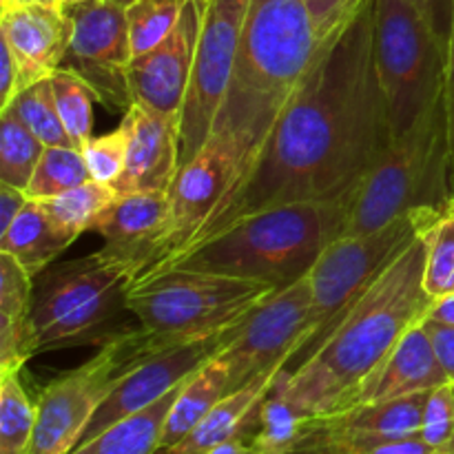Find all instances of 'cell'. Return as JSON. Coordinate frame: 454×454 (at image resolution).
<instances>
[{
  "label": "cell",
  "mask_w": 454,
  "mask_h": 454,
  "mask_svg": "<svg viewBox=\"0 0 454 454\" xmlns=\"http://www.w3.org/2000/svg\"><path fill=\"white\" fill-rule=\"evenodd\" d=\"M242 173V158L229 140H211L184 162L168 189V217L158 238L142 255L133 284L158 273L173 260L193 235L207 224L211 213ZM131 284V286H133Z\"/></svg>",
  "instance_id": "cell-11"
},
{
  "label": "cell",
  "mask_w": 454,
  "mask_h": 454,
  "mask_svg": "<svg viewBox=\"0 0 454 454\" xmlns=\"http://www.w3.org/2000/svg\"><path fill=\"white\" fill-rule=\"evenodd\" d=\"M9 106L44 142V146H75L67 133L65 124H62L49 78H43L22 89Z\"/></svg>",
  "instance_id": "cell-33"
},
{
  "label": "cell",
  "mask_w": 454,
  "mask_h": 454,
  "mask_svg": "<svg viewBox=\"0 0 454 454\" xmlns=\"http://www.w3.org/2000/svg\"><path fill=\"white\" fill-rule=\"evenodd\" d=\"M428 393L309 417L286 454H366L384 442L419 434Z\"/></svg>",
  "instance_id": "cell-15"
},
{
  "label": "cell",
  "mask_w": 454,
  "mask_h": 454,
  "mask_svg": "<svg viewBox=\"0 0 454 454\" xmlns=\"http://www.w3.org/2000/svg\"><path fill=\"white\" fill-rule=\"evenodd\" d=\"M306 4H309L310 18H313L315 35L322 44L340 34L357 16L366 0H306Z\"/></svg>",
  "instance_id": "cell-37"
},
{
  "label": "cell",
  "mask_w": 454,
  "mask_h": 454,
  "mask_svg": "<svg viewBox=\"0 0 454 454\" xmlns=\"http://www.w3.org/2000/svg\"><path fill=\"white\" fill-rule=\"evenodd\" d=\"M127 111L131 115V145L115 191L118 195L168 193L180 171V120L142 105H131Z\"/></svg>",
  "instance_id": "cell-19"
},
{
  "label": "cell",
  "mask_w": 454,
  "mask_h": 454,
  "mask_svg": "<svg viewBox=\"0 0 454 454\" xmlns=\"http://www.w3.org/2000/svg\"><path fill=\"white\" fill-rule=\"evenodd\" d=\"M278 372L279 371L264 372V375L255 377L242 388L226 395L184 439H180L176 446L167 448V450H160L158 454H208L222 443L231 442V439L248 434L253 417H255L257 408L264 402L269 390L273 388Z\"/></svg>",
  "instance_id": "cell-23"
},
{
  "label": "cell",
  "mask_w": 454,
  "mask_h": 454,
  "mask_svg": "<svg viewBox=\"0 0 454 454\" xmlns=\"http://www.w3.org/2000/svg\"><path fill=\"white\" fill-rule=\"evenodd\" d=\"M426 244L424 286L434 301L454 293V200L419 229Z\"/></svg>",
  "instance_id": "cell-28"
},
{
  "label": "cell",
  "mask_w": 454,
  "mask_h": 454,
  "mask_svg": "<svg viewBox=\"0 0 454 454\" xmlns=\"http://www.w3.org/2000/svg\"><path fill=\"white\" fill-rule=\"evenodd\" d=\"M454 200V140L448 93L395 137L346 202L340 238L366 235L408 213Z\"/></svg>",
  "instance_id": "cell-5"
},
{
  "label": "cell",
  "mask_w": 454,
  "mask_h": 454,
  "mask_svg": "<svg viewBox=\"0 0 454 454\" xmlns=\"http://www.w3.org/2000/svg\"><path fill=\"white\" fill-rule=\"evenodd\" d=\"M44 142L12 106L0 111V182L27 191L44 153Z\"/></svg>",
  "instance_id": "cell-27"
},
{
  "label": "cell",
  "mask_w": 454,
  "mask_h": 454,
  "mask_svg": "<svg viewBox=\"0 0 454 454\" xmlns=\"http://www.w3.org/2000/svg\"><path fill=\"white\" fill-rule=\"evenodd\" d=\"M428 319L439 324H446V326H454V293L452 295L443 297V300H437L430 309Z\"/></svg>",
  "instance_id": "cell-41"
},
{
  "label": "cell",
  "mask_w": 454,
  "mask_h": 454,
  "mask_svg": "<svg viewBox=\"0 0 454 454\" xmlns=\"http://www.w3.org/2000/svg\"><path fill=\"white\" fill-rule=\"evenodd\" d=\"M406 3L419 13V18L426 22L430 34L437 38L443 51L448 53L454 22V0H406Z\"/></svg>",
  "instance_id": "cell-38"
},
{
  "label": "cell",
  "mask_w": 454,
  "mask_h": 454,
  "mask_svg": "<svg viewBox=\"0 0 454 454\" xmlns=\"http://www.w3.org/2000/svg\"><path fill=\"white\" fill-rule=\"evenodd\" d=\"M346 202L348 198L297 202L253 213L177 255L162 270L222 273L266 282L279 291L306 278L324 248L340 238Z\"/></svg>",
  "instance_id": "cell-4"
},
{
  "label": "cell",
  "mask_w": 454,
  "mask_h": 454,
  "mask_svg": "<svg viewBox=\"0 0 454 454\" xmlns=\"http://www.w3.org/2000/svg\"><path fill=\"white\" fill-rule=\"evenodd\" d=\"M426 244L417 233L375 282L353 301L326 337L275 386L304 419L353 403L371 372L412 326L430 315L434 300L424 286Z\"/></svg>",
  "instance_id": "cell-2"
},
{
  "label": "cell",
  "mask_w": 454,
  "mask_h": 454,
  "mask_svg": "<svg viewBox=\"0 0 454 454\" xmlns=\"http://www.w3.org/2000/svg\"><path fill=\"white\" fill-rule=\"evenodd\" d=\"M13 4H49V7H60V0H0V12L13 7Z\"/></svg>",
  "instance_id": "cell-44"
},
{
  "label": "cell",
  "mask_w": 454,
  "mask_h": 454,
  "mask_svg": "<svg viewBox=\"0 0 454 454\" xmlns=\"http://www.w3.org/2000/svg\"><path fill=\"white\" fill-rule=\"evenodd\" d=\"M208 454H257L255 448L251 446V442H248V434H242V437H235L231 439V442L222 443V446H217L215 450H211Z\"/></svg>",
  "instance_id": "cell-43"
},
{
  "label": "cell",
  "mask_w": 454,
  "mask_h": 454,
  "mask_svg": "<svg viewBox=\"0 0 454 454\" xmlns=\"http://www.w3.org/2000/svg\"><path fill=\"white\" fill-rule=\"evenodd\" d=\"M434 208L408 213L380 231L366 235H346L328 244L310 269V322L304 346L286 371H293L324 337L353 301L371 286L377 275L397 257V253L419 233Z\"/></svg>",
  "instance_id": "cell-10"
},
{
  "label": "cell",
  "mask_w": 454,
  "mask_h": 454,
  "mask_svg": "<svg viewBox=\"0 0 454 454\" xmlns=\"http://www.w3.org/2000/svg\"><path fill=\"white\" fill-rule=\"evenodd\" d=\"M131 282V262L109 247L43 270L34 279L38 353L105 346L133 331L124 322Z\"/></svg>",
  "instance_id": "cell-6"
},
{
  "label": "cell",
  "mask_w": 454,
  "mask_h": 454,
  "mask_svg": "<svg viewBox=\"0 0 454 454\" xmlns=\"http://www.w3.org/2000/svg\"><path fill=\"white\" fill-rule=\"evenodd\" d=\"M419 437L434 452L446 448L454 437V384H443L428 393L421 417Z\"/></svg>",
  "instance_id": "cell-36"
},
{
  "label": "cell",
  "mask_w": 454,
  "mask_h": 454,
  "mask_svg": "<svg viewBox=\"0 0 454 454\" xmlns=\"http://www.w3.org/2000/svg\"><path fill=\"white\" fill-rule=\"evenodd\" d=\"M87 180H91V176L78 146H47L25 193L29 200L40 202L75 189Z\"/></svg>",
  "instance_id": "cell-31"
},
{
  "label": "cell",
  "mask_w": 454,
  "mask_h": 454,
  "mask_svg": "<svg viewBox=\"0 0 454 454\" xmlns=\"http://www.w3.org/2000/svg\"><path fill=\"white\" fill-rule=\"evenodd\" d=\"M78 239L71 231L58 224L43 208V204L29 200L20 215L0 235V253L13 257L29 278H38L47 270L58 255Z\"/></svg>",
  "instance_id": "cell-24"
},
{
  "label": "cell",
  "mask_w": 454,
  "mask_h": 454,
  "mask_svg": "<svg viewBox=\"0 0 454 454\" xmlns=\"http://www.w3.org/2000/svg\"><path fill=\"white\" fill-rule=\"evenodd\" d=\"M443 384H450V380L442 368L424 319L412 326L403 335V340L390 350L388 357L371 372L350 406L411 397L417 393H428Z\"/></svg>",
  "instance_id": "cell-20"
},
{
  "label": "cell",
  "mask_w": 454,
  "mask_h": 454,
  "mask_svg": "<svg viewBox=\"0 0 454 454\" xmlns=\"http://www.w3.org/2000/svg\"><path fill=\"white\" fill-rule=\"evenodd\" d=\"M182 384L151 406L115 421L71 454H158L164 424Z\"/></svg>",
  "instance_id": "cell-26"
},
{
  "label": "cell",
  "mask_w": 454,
  "mask_h": 454,
  "mask_svg": "<svg viewBox=\"0 0 454 454\" xmlns=\"http://www.w3.org/2000/svg\"><path fill=\"white\" fill-rule=\"evenodd\" d=\"M426 328H428L430 337H433L442 368L446 371L450 384H454V326H446V324L433 322V319L426 317Z\"/></svg>",
  "instance_id": "cell-39"
},
{
  "label": "cell",
  "mask_w": 454,
  "mask_h": 454,
  "mask_svg": "<svg viewBox=\"0 0 454 454\" xmlns=\"http://www.w3.org/2000/svg\"><path fill=\"white\" fill-rule=\"evenodd\" d=\"M278 288L255 279L171 269L133 284L129 310L162 348L229 331Z\"/></svg>",
  "instance_id": "cell-7"
},
{
  "label": "cell",
  "mask_w": 454,
  "mask_h": 454,
  "mask_svg": "<svg viewBox=\"0 0 454 454\" xmlns=\"http://www.w3.org/2000/svg\"><path fill=\"white\" fill-rule=\"evenodd\" d=\"M74 35L69 12L49 4H13L0 12V38L20 69L22 89L60 69Z\"/></svg>",
  "instance_id": "cell-18"
},
{
  "label": "cell",
  "mask_w": 454,
  "mask_h": 454,
  "mask_svg": "<svg viewBox=\"0 0 454 454\" xmlns=\"http://www.w3.org/2000/svg\"><path fill=\"white\" fill-rule=\"evenodd\" d=\"M248 3L251 0H208L204 9L193 75L180 115V167L211 140L233 74Z\"/></svg>",
  "instance_id": "cell-12"
},
{
  "label": "cell",
  "mask_w": 454,
  "mask_h": 454,
  "mask_svg": "<svg viewBox=\"0 0 454 454\" xmlns=\"http://www.w3.org/2000/svg\"><path fill=\"white\" fill-rule=\"evenodd\" d=\"M204 9V0H189L171 35L151 51L133 58L127 74L131 105L180 120L193 75Z\"/></svg>",
  "instance_id": "cell-17"
},
{
  "label": "cell",
  "mask_w": 454,
  "mask_h": 454,
  "mask_svg": "<svg viewBox=\"0 0 454 454\" xmlns=\"http://www.w3.org/2000/svg\"><path fill=\"white\" fill-rule=\"evenodd\" d=\"M29 198L22 189L0 182V235L12 226V222L20 215L22 208L27 207Z\"/></svg>",
  "instance_id": "cell-40"
},
{
  "label": "cell",
  "mask_w": 454,
  "mask_h": 454,
  "mask_svg": "<svg viewBox=\"0 0 454 454\" xmlns=\"http://www.w3.org/2000/svg\"><path fill=\"white\" fill-rule=\"evenodd\" d=\"M238 326L229 328V331L215 333V335L184 341V344L168 346V348L151 355L145 362L137 364L136 368H131V371L120 380V384L111 390L109 397L102 402V406L98 408V412L93 415V419L89 421L87 430H84L78 446L91 442L93 437H98L102 430L114 426L115 421L124 419V417L151 406V403H155L158 399H162L164 395L176 390L180 384H184V381L189 380V377H193L204 364H208L213 357H217V355L233 341Z\"/></svg>",
  "instance_id": "cell-16"
},
{
  "label": "cell",
  "mask_w": 454,
  "mask_h": 454,
  "mask_svg": "<svg viewBox=\"0 0 454 454\" xmlns=\"http://www.w3.org/2000/svg\"><path fill=\"white\" fill-rule=\"evenodd\" d=\"M67 12L74 18V35L62 67L87 80L100 105L127 114V74L133 60L127 9L109 0H89Z\"/></svg>",
  "instance_id": "cell-14"
},
{
  "label": "cell",
  "mask_w": 454,
  "mask_h": 454,
  "mask_svg": "<svg viewBox=\"0 0 454 454\" xmlns=\"http://www.w3.org/2000/svg\"><path fill=\"white\" fill-rule=\"evenodd\" d=\"M129 145H131V115L127 111L118 127L111 129L105 136H93L80 149L91 180L115 186V182L122 177L124 167H127Z\"/></svg>",
  "instance_id": "cell-35"
},
{
  "label": "cell",
  "mask_w": 454,
  "mask_h": 454,
  "mask_svg": "<svg viewBox=\"0 0 454 454\" xmlns=\"http://www.w3.org/2000/svg\"><path fill=\"white\" fill-rule=\"evenodd\" d=\"M229 393V368L220 357H213L182 384L167 417V424H164L160 450H167V448L176 446L180 439H184L208 415V411Z\"/></svg>",
  "instance_id": "cell-25"
},
{
  "label": "cell",
  "mask_w": 454,
  "mask_h": 454,
  "mask_svg": "<svg viewBox=\"0 0 454 454\" xmlns=\"http://www.w3.org/2000/svg\"><path fill=\"white\" fill-rule=\"evenodd\" d=\"M118 198L115 186L105 182L87 180L75 189L65 191L56 198L40 200L44 211L53 217L60 226L71 231L74 235H82L84 231H91L98 217L111 207V202Z\"/></svg>",
  "instance_id": "cell-29"
},
{
  "label": "cell",
  "mask_w": 454,
  "mask_h": 454,
  "mask_svg": "<svg viewBox=\"0 0 454 454\" xmlns=\"http://www.w3.org/2000/svg\"><path fill=\"white\" fill-rule=\"evenodd\" d=\"M375 65L395 140L446 96L448 53L406 0H375Z\"/></svg>",
  "instance_id": "cell-8"
},
{
  "label": "cell",
  "mask_w": 454,
  "mask_h": 454,
  "mask_svg": "<svg viewBox=\"0 0 454 454\" xmlns=\"http://www.w3.org/2000/svg\"><path fill=\"white\" fill-rule=\"evenodd\" d=\"M109 3L118 4V7H122V9H129L133 3H137V0H109Z\"/></svg>",
  "instance_id": "cell-46"
},
{
  "label": "cell",
  "mask_w": 454,
  "mask_h": 454,
  "mask_svg": "<svg viewBox=\"0 0 454 454\" xmlns=\"http://www.w3.org/2000/svg\"><path fill=\"white\" fill-rule=\"evenodd\" d=\"M167 217L168 193H127L111 202L91 231L105 239V247L122 253L131 262L136 279L142 255L167 224Z\"/></svg>",
  "instance_id": "cell-21"
},
{
  "label": "cell",
  "mask_w": 454,
  "mask_h": 454,
  "mask_svg": "<svg viewBox=\"0 0 454 454\" xmlns=\"http://www.w3.org/2000/svg\"><path fill=\"white\" fill-rule=\"evenodd\" d=\"M164 350L137 324L133 331L100 346L82 366L53 380L35 402V426L27 454H71L89 421L124 375Z\"/></svg>",
  "instance_id": "cell-9"
},
{
  "label": "cell",
  "mask_w": 454,
  "mask_h": 454,
  "mask_svg": "<svg viewBox=\"0 0 454 454\" xmlns=\"http://www.w3.org/2000/svg\"><path fill=\"white\" fill-rule=\"evenodd\" d=\"M434 454H454V437H452V442L448 443L446 448H442V450H437Z\"/></svg>",
  "instance_id": "cell-47"
},
{
  "label": "cell",
  "mask_w": 454,
  "mask_h": 454,
  "mask_svg": "<svg viewBox=\"0 0 454 454\" xmlns=\"http://www.w3.org/2000/svg\"><path fill=\"white\" fill-rule=\"evenodd\" d=\"M49 80H51L62 124H65L71 142L82 149L93 137V106L98 102L96 91L89 87L87 80H82L74 69H67V67L53 71Z\"/></svg>",
  "instance_id": "cell-30"
},
{
  "label": "cell",
  "mask_w": 454,
  "mask_h": 454,
  "mask_svg": "<svg viewBox=\"0 0 454 454\" xmlns=\"http://www.w3.org/2000/svg\"><path fill=\"white\" fill-rule=\"evenodd\" d=\"M82 3H89V0H60V7L67 12V9L78 7V4H82Z\"/></svg>",
  "instance_id": "cell-45"
},
{
  "label": "cell",
  "mask_w": 454,
  "mask_h": 454,
  "mask_svg": "<svg viewBox=\"0 0 454 454\" xmlns=\"http://www.w3.org/2000/svg\"><path fill=\"white\" fill-rule=\"evenodd\" d=\"M35 426V403L22 388L20 372L0 375V454H27Z\"/></svg>",
  "instance_id": "cell-32"
},
{
  "label": "cell",
  "mask_w": 454,
  "mask_h": 454,
  "mask_svg": "<svg viewBox=\"0 0 454 454\" xmlns=\"http://www.w3.org/2000/svg\"><path fill=\"white\" fill-rule=\"evenodd\" d=\"M189 0H137L127 9L133 58L151 51L171 35Z\"/></svg>",
  "instance_id": "cell-34"
},
{
  "label": "cell",
  "mask_w": 454,
  "mask_h": 454,
  "mask_svg": "<svg viewBox=\"0 0 454 454\" xmlns=\"http://www.w3.org/2000/svg\"><path fill=\"white\" fill-rule=\"evenodd\" d=\"M310 279L270 293L235 331L233 341L217 357L229 368L231 393L264 372L286 368L309 335Z\"/></svg>",
  "instance_id": "cell-13"
},
{
  "label": "cell",
  "mask_w": 454,
  "mask_h": 454,
  "mask_svg": "<svg viewBox=\"0 0 454 454\" xmlns=\"http://www.w3.org/2000/svg\"><path fill=\"white\" fill-rule=\"evenodd\" d=\"M204 3H208V0H204Z\"/></svg>",
  "instance_id": "cell-48"
},
{
  "label": "cell",
  "mask_w": 454,
  "mask_h": 454,
  "mask_svg": "<svg viewBox=\"0 0 454 454\" xmlns=\"http://www.w3.org/2000/svg\"><path fill=\"white\" fill-rule=\"evenodd\" d=\"M317 51L306 0L248 3L233 74L211 133L235 146L242 173L300 89Z\"/></svg>",
  "instance_id": "cell-3"
},
{
  "label": "cell",
  "mask_w": 454,
  "mask_h": 454,
  "mask_svg": "<svg viewBox=\"0 0 454 454\" xmlns=\"http://www.w3.org/2000/svg\"><path fill=\"white\" fill-rule=\"evenodd\" d=\"M34 355V278L0 253V375L20 372Z\"/></svg>",
  "instance_id": "cell-22"
},
{
  "label": "cell",
  "mask_w": 454,
  "mask_h": 454,
  "mask_svg": "<svg viewBox=\"0 0 454 454\" xmlns=\"http://www.w3.org/2000/svg\"><path fill=\"white\" fill-rule=\"evenodd\" d=\"M390 142L375 65V0H366L340 34L319 44L255 158L177 255L253 213L348 198Z\"/></svg>",
  "instance_id": "cell-1"
},
{
  "label": "cell",
  "mask_w": 454,
  "mask_h": 454,
  "mask_svg": "<svg viewBox=\"0 0 454 454\" xmlns=\"http://www.w3.org/2000/svg\"><path fill=\"white\" fill-rule=\"evenodd\" d=\"M448 109H450V124H452V140H454V22H452V35H450V47H448Z\"/></svg>",
  "instance_id": "cell-42"
}]
</instances>
